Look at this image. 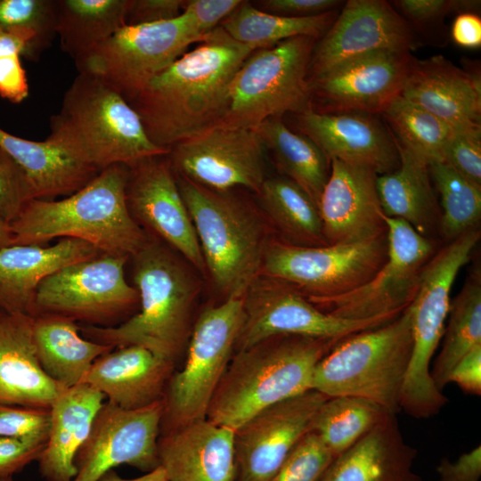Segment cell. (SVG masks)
<instances>
[{
  "label": "cell",
  "mask_w": 481,
  "mask_h": 481,
  "mask_svg": "<svg viewBox=\"0 0 481 481\" xmlns=\"http://www.w3.org/2000/svg\"><path fill=\"white\" fill-rule=\"evenodd\" d=\"M99 481H168L167 475L164 469L159 466L152 471L147 472L145 475L132 478L126 479L122 478L118 475L113 469L107 471L103 474Z\"/></svg>",
  "instance_id": "cell-56"
},
{
  "label": "cell",
  "mask_w": 481,
  "mask_h": 481,
  "mask_svg": "<svg viewBox=\"0 0 481 481\" xmlns=\"http://www.w3.org/2000/svg\"><path fill=\"white\" fill-rule=\"evenodd\" d=\"M387 257L363 284L345 293L308 299L322 311L347 320L395 319L411 304L432 245L405 221L385 216Z\"/></svg>",
  "instance_id": "cell-13"
},
{
  "label": "cell",
  "mask_w": 481,
  "mask_h": 481,
  "mask_svg": "<svg viewBox=\"0 0 481 481\" xmlns=\"http://www.w3.org/2000/svg\"><path fill=\"white\" fill-rule=\"evenodd\" d=\"M32 316L0 314V404L50 409L65 389L42 369Z\"/></svg>",
  "instance_id": "cell-28"
},
{
  "label": "cell",
  "mask_w": 481,
  "mask_h": 481,
  "mask_svg": "<svg viewBox=\"0 0 481 481\" xmlns=\"http://www.w3.org/2000/svg\"><path fill=\"white\" fill-rule=\"evenodd\" d=\"M34 200L26 175L0 146V216L9 224Z\"/></svg>",
  "instance_id": "cell-46"
},
{
  "label": "cell",
  "mask_w": 481,
  "mask_h": 481,
  "mask_svg": "<svg viewBox=\"0 0 481 481\" xmlns=\"http://www.w3.org/2000/svg\"><path fill=\"white\" fill-rule=\"evenodd\" d=\"M4 312L0 309V314H2Z\"/></svg>",
  "instance_id": "cell-59"
},
{
  "label": "cell",
  "mask_w": 481,
  "mask_h": 481,
  "mask_svg": "<svg viewBox=\"0 0 481 481\" xmlns=\"http://www.w3.org/2000/svg\"><path fill=\"white\" fill-rule=\"evenodd\" d=\"M243 322V298L205 308L196 320L183 368L173 371L163 396L160 435L205 419L233 355Z\"/></svg>",
  "instance_id": "cell-10"
},
{
  "label": "cell",
  "mask_w": 481,
  "mask_h": 481,
  "mask_svg": "<svg viewBox=\"0 0 481 481\" xmlns=\"http://www.w3.org/2000/svg\"><path fill=\"white\" fill-rule=\"evenodd\" d=\"M401 96L455 130L481 129L479 69L456 67L441 55L415 61Z\"/></svg>",
  "instance_id": "cell-24"
},
{
  "label": "cell",
  "mask_w": 481,
  "mask_h": 481,
  "mask_svg": "<svg viewBox=\"0 0 481 481\" xmlns=\"http://www.w3.org/2000/svg\"><path fill=\"white\" fill-rule=\"evenodd\" d=\"M177 183L214 284L225 298H243L260 274L269 243L261 221L230 191H214L183 177Z\"/></svg>",
  "instance_id": "cell-7"
},
{
  "label": "cell",
  "mask_w": 481,
  "mask_h": 481,
  "mask_svg": "<svg viewBox=\"0 0 481 481\" xmlns=\"http://www.w3.org/2000/svg\"><path fill=\"white\" fill-rule=\"evenodd\" d=\"M415 61L411 51L382 50L346 61L309 81L310 109L382 115L401 95Z\"/></svg>",
  "instance_id": "cell-16"
},
{
  "label": "cell",
  "mask_w": 481,
  "mask_h": 481,
  "mask_svg": "<svg viewBox=\"0 0 481 481\" xmlns=\"http://www.w3.org/2000/svg\"><path fill=\"white\" fill-rule=\"evenodd\" d=\"M442 348L430 370L436 387L449 384L455 365L473 348L481 346V273L474 269L456 298L451 301Z\"/></svg>",
  "instance_id": "cell-37"
},
{
  "label": "cell",
  "mask_w": 481,
  "mask_h": 481,
  "mask_svg": "<svg viewBox=\"0 0 481 481\" xmlns=\"http://www.w3.org/2000/svg\"><path fill=\"white\" fill-rule=\"evenodd\" d=\"M183 5V0H129L126 25L175 19L182 13Z\"/></svg>",
  "instance_id": "cell-50"
},
{
  "label": "cell",
  "mask_w": 481,
  "mask_h": 481,
  "mask_svg": "<svg viewBox=\"0 0 481 481\" xmlns=\"http://www.w3.org/2000/svg\"><path fill=\"white\" fill-rule=\"evenodd\" d=\"M46 141L90 170L115 165L133 167L168 154L153 143L131 105L99 78L78 73L50 117Z\"/></svg>",
  "instance_id": "cell-3"
},
{
  "label": "cell",
  "mask_w": 481,
  "mask_h": 481,
  "mask_svg": "<svg viewBox=\"0 0 481 481\" xmlns=\"http://www.w3.org/2000/svg\"><path fill=\"white\" fill-rule=\"evenodd\" d=\"M439 481H479L481 446L462 453L455 461L443 458L436 466Z\"/></svg>",
  "instance_id": "cell-53"
},
{
  "label": "cell",
  "mask_w": 481,
  "mask_h": 481,
  "mask_svg": "<svg viewBox=\"0 0 481 481\" xmlns=\"http://www.w3.org/2000/svg\"><path fill=\"white\" fill-rule=\"evenodd\" d=\"M0 146L23 170L34 200L69 196L98 174L46 140L30 141L0 128Z\"/></svg>",
  "instance_id": "cell-33"
},
{
  "label": "cell",
  "mask_w": 481,
  "mask_h": 481,
  "mask_svg": "<svg viewBox=\"0 0 481 481\" xmlns=\"http://www.w3.org/2000/svg\"><path fill=\"white\" fill-rule=\"evenodd\" d=\"M328 398L310 389L260 411L238 428V481H270L310 431L317 410Z\"/></svg>",
  "instance_id": "cell-20"
},
{
  "label": "cell",
  "mask_w": 481,
  "mask_h": 481,
  "mask_svg": "<svg viewBox=\"0 0 481 481\" xmlns=\"http://www.w3.org/2000/svg\"><path fill=\"white\" fill-rule=\"evenodd\" d=\"M30 31L0 32V96L20 103L29 95V84L20 57L37 61L45 52Z\"/></svg>",
  "instance_id": "cell-42"
},
{
  "label": "cell",
  "mask_w": 481,
  "mask_h": 481,
  "mask_svg": "<svg viewBox=\"0 0 481 481\" xmlns=\"http://www.w3.org/2000/svg\"><path fill=\"white\" fill-rule=\"evenodd\" d=\"M412 350L408 306L386 324L339 340L316 364L312 389L327 397L364 398L396 414Z\"/></svg>",
  "instance_id": "cell-6"
},
{
  "label": "cell",
  "mask_w": 481,
  "mask_h": 481,
  "mask_svg": "<svg viewBox=\"0 0 481 481\" xmlns=\"http://www.w3.org/2000/svg\"><path fill=\"white\" fill-rule=\"evenodd\" d=\"M50 409L0 404V436L45 446Z\"/></svg>",
  "instance_id": "cell-45"
},
{
  "label": "cell",
  "mask_w": 481,
  "mask_h": 481,
  "mask_svg": "<svg viewBox=\"0 0 481 481\" xmlns=\"http://www.w3.org/2000/svg\"><path fill=\"white\" fill-rule=\"evenodd\" d=\"M395 141L428 164L444 161L455 129L420 106L398 96L382 113Z\"/></svg>",
  "instance_id": "cell-40"
},
{
  "label": "cell",
  "mask_w": 481,
  "mask_h": 481,
  "mask_svg": "<svg viewBox=\"0 0 481 481\" xmlns=\"http://www.w3.org/2000/svg\"><path fill=\"white\" fill-rule=\"evenodd\" d=\"M377 176L368 167L330 160V175L318 203L328 244L359 242L387 234Z\"/></svg>",
  "instance_id": "cell-22"
},
{
  "label": "cell",
  "mask_w": 481,
  "mask_h": 481,
  "mask_svg": "<svg viewBox=\"0 0 481 481\" xmlns=\"http://www.w3.org/2000/svg\"><path fill=\"white\" fill-rule=\"evenodd\" d=\"M431 180L440 196L439 225L450 241L474 229L481 217V185L469 180L444 161L428 164Z\"/></svg>",
  "instance_id": "cell-41"
},
{
  "label": "cell",
  "mask_w": 481,
  "mask_h": 481,
  "mask_svg": "<svg viewBox=\"0 0 481 481\" xmlns=\"http://www.w3.org/2000/svg\"><path fill=\"white\" fill-rule=\"evenodd\" d=\"M334 458L319 436L309 431L270 481H321Z\"/></svg>",
  "instance_id": "cell-44"
},
{
  "label": "cell",
  "mask_w": 481,
  "mask_h": 481,
  "mask_svg": "<svg viewBox=\"0 0 481 481\" xmlns=\"http://www.w3.org/2000/svg\"><path fill=\"white\" fill-rule=\"evenodd\" d=\"M419 45L413 28L385 0H349L317 40L308 69L309 81L337 66L382 50L412 51Z\"/></svg>",
  "instance_id": "cell-19"
},
{
  "label": "cell",
  "mask_w": 481,
  "mask_h": 481,
  "mask_svg": "<svg viewBox=\"0 0 481 481\" xmlns=\"http://www.w3.org/2000/svg\"><path fill=\"white\" fill-rule=\"evenodd\" d=\"M45 446L0 436V478L12 477L37 461Z\"/></svg>",
  "instance_id": "cell-52"
},
{
  "label": "cell",
  "mask_w": 481,
  "mask_h": 481,
  "mask_svg": "<svg viewBox=\"0 0 481 481\" xmlns=\"http://www.w3.org/2000/svg\"><path fill=\"white\" fill-rule=\"evenodd\" d=\"M387 412L364 398L329 397L317 410L310 431L316 434L336 457L367 435Z\"/></svg>",
  "instance_id": "cell-39"
},
{
  "label": "cell",
  "mask_w": 481,
  "mask_h": 481,
  "mask_svg": "<svg viewBox=\"0 0 481 481\" xmlns=\"http://www.w3.org/2000/svg\"><path fill=\"white\" fill-rule=\"evenodd\" d=\"M129 0H55L56 35L73 60L126 25Z\"/></svg>",
  "instance_id": "cell-35"
},
{
  "label": "cell",
  "mask_w": 481,
  "mask_h": 481,
  "mask_svg": "<svg viewBox=\"0 0 481 481\" xmlns=\"http://www.w3.org/2000/svg\"><path fill=\"white\" fill-rule=\"evenodd\" d=\"M394 140L399 165L391 172L378 175L379 202L386 216L405 221L426 237L440 218L428 164Z\"/></svg>",
  "instance_id": "cell-32"
},
{
  "label": "cell",
  "mask_w": 481,
  "mask_h": 481,
  "mask_svg": "<svg viewBox=\"0 0 481 481\" xmlns=\"http://www.w3.org/2000/svg\"><path fill=\"white\" fill-rule=\"evenodd\" d=\"M444 162L481 185V129L455 130L445 148Z\"/></svg>",
  "instance_id": "cell-47"
},
{
  "label": "cell",
  "mask_w": 481,
  "mask_h": 481,
  "mask_svg": "<svg viewBox=\"0 0 481 481\" xmlns=\"http://www.w3.org/2000/svg\"><path fill=\"white\" fill-rule=\"evenodd\" d=\"M174 366L143 346H120L98 357L83 382L119 408L140 409L163 400Z\"/></svg>",
  "instance_id": "cell-27"
},
{
  "label": "cell",
  "mask_w": 481,
  "mask_h": 481,
  "mask_svg": "<svg viewBox=\"0 0 481 481\" xmlns=\"http://www.w3.org/2000/svg\"><path fill=\"white\" fill-rule=\"evenodd\" d=\"M32 338L42 369L65 388L82 383L94 361L114 349L83 338L74 320L53 314L33 316Z\"/></svg>",
  "instance_id": "cell-31"
},
{
  "label": "cell",
  "mask_w": 481,
  "mask_h": 481,
  "mask_svg": "<svg viewBox=\"0 0 481 481\" xmlns=\"http://www.w3.org/2000/svg\"><path fill=\"white\" fill-rule=\"evenodd\" d=\"M129 167L111 166L61 200H32L10 224L12 245L55 238L86 241L102 254L134 256L147 241L126 201Z\"/></svg>",
  "instance_id": "cell-2"
},
{
  "label": "cell",
  "mask_w": 481,
  "mask_h": 481,
  "mask_svg": "<svg viewBox=\"0 0 481 481\" xmlns=\"http://www.w3.org/2000/svg\"><path fill=\"white\" fill-rule=\"evenodd\" d=\"M0 481H13L12 477H1Z\"/></svg>",
  "instance_id": "cell-58"
},
{
  "label": "cell",
  "mask_w": 481,
  "mask_h": 481,
  "mask_svg": "<svg viewBox=\"0 0 481 481\" xmlns=\"http://www.w3.org/2000/svg\"><path fill=\"white\" fill-rule=\"evenodd\" d=\"M140 310L117 326H79L86 338L116 347L140 346L175 364L190 333L197 285L183 263L147 240L134 255Z\"/></svg>",
  "instance_id": "cell-5"
},
{
  "label": "cell",
  "mask_w": 481,
  "mask_h": 481,
  "mask_svg": "<svg viewBox=\"0 0 481 481\" xmlns=\"http://www.w3.org/2000/svg\"><path fill=\"white\" fill-rule=\"evenodd\" d=\"M162 413V400L135 410L104 403L76 456L77 475L72 481H99L123 464L146 473L159 468Z\"/></svg>",
  "instance_id": "cell-18"
},
{
  "label": "cell",
  "mask_w": 481,
  "mask_h": 481,
  "mask_svg": "<svg viewBox=\"0 0 481 481\" xmlns=\"http://www.w3.org/2000/svg\"><path fill=\"white\" fill-rule=\"evenodd\" d=\"M255 131L286 177L300 186L318 207L330 171V161L324 152L307 135L290 130L280 118L266 119Z\"/></svg>",
  "instance_id": "cell-34"
},
{
  "label": "cell",
  "mask_w": 481,
  "mask_h": 481,
  "mask_svg": "<svg viewBox=\"0 0 481 481\" xmlns=\"http://www.w3.org/2000/svg\"><path fill=\"white\" fill-rule=\"evenodd\" d=\"M102 254L92 244L62 238L52 246L10 245L0 249V309L35 316L41 281L61 267Z\"/></svg>",
  "instance_id": "cell-26"
},
{
  "label": "cell",
  "mask_w": 481,
  "mask_h": 481,
  "mask_svg": "<svg viewBox=\"0 0 481 481\" xmlns=\"http://www.w3.org/2000/svg\"><path fill=\"white\" fill-rule=\"evenodd\" d=\"M317 40L296 37L253 51L230 84L217 126L255 130L266 119L309 109L308 69Z\"/></svg>",
  "instance_id": "cell-9"
},
{
  "label": "cell",
  "mask_w": 481,
  "mask_h": 481,
  "mask_svg": "<svg viewBox=\"0 0 481 481\" xmlns=\"http://www.w3.org/2000/svg\"><path fill=\"white\" fill-rule=\"evenodd\" d=\"M162 156L129 167L128 208L138 221L201 272L206 270L197 234L169 161Z\"/></svg>",
  "instance_id": "cell-21"
},
{
  "label": "cell",
  "mask_w": 481,
  "mask_h": 481,
  "mask_svg": "<svg viewBox=\"0 0 481 481\" xmlns=\"http://www.w3.org/2000/svg\"><path fill=\"white\" fill-rule=\"evenodd\" d=\"M30 31L46 50L56 35L55 0H0V32Z\"/></svg>",
  "instance_id": "cell-43"
},
{
  "label": "cell",
  "mask_w": 481,
  "mask_h": 481,
  "mask_svg": "<svg viewBox=\"0 0 481 481\" xmlns=\"http://www.w3.org/2000/svg\"><path fill=\"white\" fill-rule=\"evenodd\" d=\"M253 52L219 25L153 77L128 103L150 140L170 149L221 121L230 84Z\"/></svg>",
  "instance_id": "cell-1"
},
{
  "label": "cell",
  "mask_w": 481,
  "mask_h": 481,
  "mask_svg": "<svg viewBox=\"0 0 481 481\" xmlns=\"http://www.w3.org/2000/svg\"><path fill=\"white\" fill-rule=\"evenodd\" d=\"M339 340L281 335L236 350L206 418L236 430L260 411L312 389L316 364Z\"/></svg>",
  "instance_id": "cell-4"
},
{
  "label": "cell",
  "mask_w": 481,
  "mask_h": 481,
  "mask_svg": "<svg viewBox=\"0 0 481 481\" xmlns=\"http://www.w3.org/2000/svg\"><path fill=\"white\" fill-rule=\"evenodd\" d=\"M195 42L200 38L182 12L168 20L125 25L74 61L78 73L99 78L129 102Z\"/></svg>",
  "instance_id": "cell-11"
},
{
  "label": "cell",
  "mask_w": 481,
  "mask_h": 481,
  "mask_svg": "<svg viewBox=\"0 0 481 481\" xmlns=\"http://www.w3.org/2000/svg\"><path fill=\"white\" fill-rule=\"evenodd\" d=\"M480 238L471 229L441 249L420 273L411 311L412 350L400 395V409L416 419L437 414L448 402L433 382L430 363L444 334L451 291Z\"/></svg>",
  "instance_id": "cell-8"
},
{
  "label": "cell",
  "mask_w": 481,
  "mask_h": 481,
  "mask_svg": "<svg viewBox=\"0 0 481 481\" xmlns=\"http://www.w3.org/2000/svg\"><path fill=\"white\" fill-rule=\"evenodd\" d=\"M449 382L456 383L468 394H481V346L473 348L455 365Z\"/></svg>",
  "instance_id": "cell-54"
},
{
  "label": "cell",
  "mask_w": 481,
  "mask_h": 481,
  "mask_svg": "<svg viewBox=\"0 0 481 481\" xmlns=\"http://www.w3.org/2000/svg\"><path fill=\"white\" fill-rule=\"evenodd\" d=\"M10 224L0 216V249L12 244Z\"/></svg>",
  "instance_id": "cell-57"
},
{
  "label": "cell",
  "mask_w": 481,
  "mask_h": 481,
  "mask_svg": "<svg viewBox=\"0 0 481 481\" xmlns=\"http://www.w3.org/2000/svg\"><path fill=\"white\" fill-rule=\"evenodd\" d=\"M417 455L406 444L396 414L387 412L362 439L336 456L321 481H422Z\"/></svg>",
  "instance_id": "cell-29"
},
{
  "label": "cell",
  "mask_w": 481,
  "mask_h": 481,
  "mask_svg": "<svg viewBox=\"0 0 481 481\" xmlns=\"http://www.w3.org/2000/svg\"><path fill=\"white\" fill-rule=\"evenodd\" d=\"M298 115L302 133L330 159L368 167L378 175L395 170L399 153L393 135L377 116L320 113L307 109Z\"/></svg>",
  "instance_id": "cell-23"
},
{
  "label": "cell",
  "mask_w": 481,
  "mask_h": 481,
  "mask_svg": "<svg viewBox=\"0 0 481 481\" xmlns=\"http://www.w3.org/2000/svg\"><path fill=\"white\" fill-rule=\"evenodd\" d=\"M240 0L184 1L183 13L200 38L218 27L240 4Z\"/></svg>",
  "instance_id": "cell-49"
},
{
  "label": "cell",
  "mask_w": 481,
  "mask_h": 481,
  "mask_svg": "<svg viewBox=\"0 0 481 481\" xmlns=\"http://www.w3.org/2000/svg\"><path fill=\"white\" fill-rule=\"evenodd\" d=\"M105 395L82 382L65 388L50 407L51 424L46 444L37 461L46 481H72L75 459L87 439L104 404Z\"/></svg>",
  "instance_id": "cell-30"
},
{
  "label": "cell",
  "mask_w": 481,
  "mask_h": 481,
  "mask_svg": "<svg viewBox=\"0 0 481 481\" xmlns=\"http://www.w3.org/2000/svg\"><path fill=\"white\" fill-rule=\"evenodd\" d=\"M339 9L310 17H285L241 4L220 26L237 42L251 50L266 49L296 37L320 39L332 25Z\"/></svg>",
  "instance_id": "cell-36"
},
{
  "label": "cell",
  "mask_w": 481,
  "mask_h": 481,
  "mask_svg": "<svg viewBox=\"0 0 481 481\" xmlns=\"http://www.w3.org/2000/svg\"><path fill=\"white\" fill-rule=\"evenodd\" d=\"M387 234L352 243L317 247L267 244L260 274L292 286L307 299L349 291L370 280L387 257Z\"/></svg>",
  "instance_id": "cell-12"
},
{
  "label": "cell",
  "mask_w": 481,
  "mask_h": 481,
  "mask_svg": "<svg viewBox=\"0 0 481 481\" xmlns=\"http://www.w3.org/2000/svg\"><path fill=\"white\" fill-rule=\"evenodd\" d=\"M235 430L207 418L160 435L159 466L168 481H238Z\"/></svg>",
  "instance_id": "cell-25"
},
{
  "label": "cell",
  "mask_w": 481,
  "mask_h": 481,
  "mask_svg": "<svg viewBox=\"0 0 481 481\" xmlns=\"http://www.w3.org/2000/svg\"><path fill=\"white\" fill-rule=\"evenodd\" d=\"M454 43L464 48H477L481 45V19L477 13H459L452 26Z\"/></svg>",
  "instance_id": "cell-55"
},
{
  "label": "cell",
  "mask_w": 481,
  "mask_h": 481,
  "mask_svg": "<svg viewBox=\"0 0 481 481\" xmlns=\"http://www.w3.org/2000/svg\"><path fill=\"white\" fill-rule=\"evenodd\" d=\"M392 3L411 26L434 23L452 12L476 13L480 6L479 1L470 0H395Z\"/></svg>",
  "instance_id": "cell-48"
},
{
  "label": "cell",
  "mask_w": 481,
  "mask_h": 481,
  "mask_svg": "<svg viewBox=\"0 0 481 481\" xmlns=\"http://www.w3.org/2000/svg\"><path fill=\"white\" fill-rule=\"evenodd\" d=\"M339 0H263L257 2V9L285 17H310L341 7Z\"/></svg>",
  "instance_id": "cell-51"
},
{
  "label": "cell",
  "mask_w": 481,
  "mask_h": 481,
  "mask_svg": "<svg viewBox=\"0 0 481 481\" xmlns=\"http://www.w3.org/2000/svg\"><path fill=\"white\" fill-rule=\"evenodd\" d=\"M264 147L255 130L215 126L173 145L169 163L181 177L203 187L258 193L265 180Z\"/></svg>",
  "instance_id": "cell-17"
},
{
  "label": "cell",
  "mask_w": 481,
  "mask_h": 481,
  "mask_svg": "<svg viewBox=\"0 0 481 481\" xmlns=\"http://www.w3.org/2000/svg\"><path fill=\"white\" fill-rule=\"evenodd\" d=\"M394 319L347 320L319 309L292 286L259 274L243 296L236 350L281 335L342 339Z\"/></svg>",
  "instance_id": "cell-15"
},
{
  "label": "cell",
  "mask_w": 481,
  "mask_h": 481,
  "mask_svg": "<svg viewBox=\"0 0 481 481\" xmlns=\"http://www.w3.org/2000/svg\"><path fill=\"white\" fill-rule=\"evenodd\" d=\"M128 257L101 254L61 267L45 278L35 297V315L53 314L88 325L111 327L139 303L126 278Z\"/></svg>",
  "instance_id": "cell-14"
},
{
  "label": "cell",
  "mask_w": 481,
  "mask_h": 481,
  "mask_svg": "<svg viewBox=\"0 0 481 481\" xmlns=\"http://www.w3.org/2000/svg\"><path fill=\"white\" fill-rule=\"evenodd\" d=\"M257 194L271 221L288 239L286 242L304 247L328 245L317 205L293 181L265 178Z\"/></svg>",
  "instance_id": "cell-38"
}]
</instances>
